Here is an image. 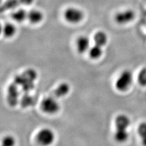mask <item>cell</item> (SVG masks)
<instances>
[{"instance_id": "6da1fadb", "label": "cell", "mask_w": 146, "mask_h": 146, "mask_svg": "<svg viewBox=\"0 0 146 146\" xmlns=\"http://www.w3.org/2000/svg\"><path fill=\"white\" fill-rule=\"evenodd\" d=\"M115 123L116 131L114 137L115 140L120 143L126 142L129 137V132L127 131L130 124L129 117L124 114H121L116 117Z\"/></svg>"}, {"instance_id": "7a4b0ae2", "label": "cell", "mask_w": 146, "mask_h": 146, "mask_svg": "<svg viewBox=\"0 0 146 146\" xmlns=\"http://www.w3.org/2000/svg\"><path fill=\"white\" fill-rule=\"evenodd\" d=\"M54 132L49 128H43L38 131L36 135V140L40 145L49 146L55 141Z\"/></svg>"}, {"instance_id": "3957f363", "label": "cell", "mask_w": 146, "mask_h": 146, "mask_svg": "<svg viewBox=\"0 0 146 146\" xmlns=\"http://www.w3.org/2000/svg\"><path fill=\"white\" fill-rule=\"evenodd\" d=\"M133 82V74L129 70H124L119 76L115 82L116 88L119 91H125Z\"/></svg>"}, {"instance_id": "277c9868", "label": "cell", "mask_w": 146, "mask_h": 146, "mask_svg": "<svg viewBox=\"0 0 146 146\" xmlns=\"http://www.w3.org/2000/svg\"><path fill=\"white\" fill-rule=\"evenodd\" d=\"M40 107L44 113L49 115L57 113L60 109V105L54 97H48L43 99L41 102Z\"/></svg>"}, {"instance_id": "5b68a950", "label": "cell", "mask_w": 146, "mask_h": 146, "mask_svg": "<svg viewBox=\"0 0 146 146\" xmlns=\"http://www.w3.org/2000/svg\"><path fill=\"white\" fill-rule=\"evenodd\" d=\"M64 17L68 22L76 24L83 20L84 13L80 9L76 7H69L65 11Z\"/></svg>"}, {"instance_id": "8992f818", "label": "cell", "mask_w": 146, "mask_h": 146, "mask_svg": "<svg viewBox=\"0 0 146 146\" xmlns=\"http://www.w3.org/2000/svg\"><path fill=\"white\" fill-rule=\"evenodd\" d=\"M135 17V13L133 11L128 9L117 13L115 17V20L116 23L120 25L129 23L133 20Z\"/></svg>"}, {"instance_id": "52a82bcc", "label": "cell", "mask_w": 146, "mask_h": 146, "mask_svg": "<svg viewBox=\"0 0 146 146\" xmlns=\"http://www.w3.org/2000/svg\"><path fill=\"white\" fill-rule=\"evenodd\" d=\"M76 46L77 51L79 53H84L88 51L90 48V38L85 35L79 36L76 40Z\"/></svg>"}, {"instance_id": "ba28073f", "label": "cell", "mask_w": 146, "mask_h": 146, "mask_svg": "<svg viewBox=\"0 0 146 146\" xmlns=\"http://www.w3.org/2000/svg\"><path fill=\"white\" fill-rule=\"evenodd\" d=\"M27 18L32 23L36 24L43 20V13L37 9H32L27 12Z\"/></svg>"}, {"instance_id": "9c48e42d", "label": "cell", "mask_w": 146, "mask_h": 146, "mask_svg": "<svg viewBox=\"0 0 146 146\" xmlns=\"http://www.w3.org/2000/svg\"><path fill=\"white\" fill-rule=\"evenodd\" d=\"M108 36L104 31H98L94 36V42L95 44L100 46H104L107 43Z\"/></svg>"}, {"instance_id": "30bf717a", "label": "cell", "mask_w": 146, "mask_h": 146, "mask_svg": "<svg viewBox=\"0 0 146 146\" xmlns=\"http://www.w3.org/2000/svg\"><path fill=\"white\" fill-rule=\"evenodd\" d=\"M70 90V86L66 83H62L59 85L57 88L55 90L54 94L57 98H62L65 96L68 93Z\"/></svg>"}, {"instance_id": "8fae6325", "label": "cell", "mask_w": 146, "mask_h": 146, "mask_svg": "<svg viewBox=\"0 0 146 146\" xmlns=\"http://www.w3.org/2000/svg\"><path fill=\"white\" fill-rule=\"evenodd\" d=\"M89 51V56L93 59H98L101 57L102 55V47L97 44H94L93 46L90 47Z\"/></svg>"}, {"instance_id": "7c38bea8", "label": "cell", "mask_w": 146, "mask_h": 146, "mask_svg": "<svg viewBox=\"0 0 146 146\" xmlns=\"http://www.w3.org/2000/svg\"><path fill=\"white\" fill-rule=\"evenodd\" d=\"M12 17L15 21L21 22L27 18V12H26L24 9H18L12 13Z\"/></svg>"}, {"instance_id": "4fadbf2b", "label": "cell", "mask_w": 146, "mask_h": 146, "mask_svg": "<svg viewBox=\"0 0 146 146\" xmlns=\"http://www.w3.org/2000/svg\"><path fill=\"white\" fill-rule=\"evenodd\" d=\"M16 31L15 26L10 23H7L4 25L3 29V34L6 37H12L16 33Z\"/></svg>"}, {"instance_id": "5bb4252c", "label": "cell", "mask_w": 146, "mask_h": 146, "mask_svg": "<svg viewBox=\"0 0 146 146\" xmlns=\"http://www.w3.org/2000/svg\"><path fill=\"white\" fill-rule=\"evenodd\" d=\"M138 132L143 146H146V122H142L139 125Z\"/></svg>"}, {"instance_id": "9a60e30c", "label": "cell", "mask_w": 146, "mask_h": 146, "mask_svg": "<svg viewBox=\"0 0 146 146\" xmlns=\"http://www.w3.org/2000/svg\"><path fill=\"white\" fill-rule=\"evenodd\" d=\"M15 139L12 136L7 135L3 139L1 146H15Z\"/></svg>"}, {"instance_id": "2e32d148", "label": "cell", "mask_w": 146, "mask_h": 146, "mask_svg": "<svg viewBox=\"0 0 146 146\" xmlns=\"http://www.w3.org/2000/svg\"><path fill=\"white\" fill-rule=\"evenodd\" d=\"M138 81L141 86H146V68H143L139 71L138 76Z\"/></svg>"}, {"instance_id": "e0dca14e", "label": "cell", "mask_w": 146, "mask_h": 146, "mask_svg": "<svg viewBox=\"0 0 146 146\" xmlns=\"http://www.w3.org/2000/svg\"><path fill=\"white\" fill-rule=\"evenodd\" d=\"M19 3H20L19 0H7L4 5L7 9H13L17 7Z\"/></svg>"}, {"instance_id": "ac0fdd59", "label": "cell", "mask_w": 146, "mask_h": 146, "mask_svg": "<svg viewBox=\"0 0 146 146\" xmlns=\"http://www.w3.org/2000/svg\"><path fill=\"white\" fill-rule=\"evenodd\" d=\"M20 3L23 4L25 5H29V4L33 3L34 0H19Z\"/></svg>"}]
</instances>
